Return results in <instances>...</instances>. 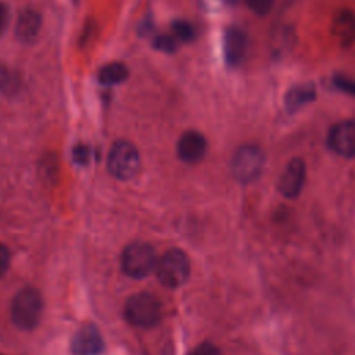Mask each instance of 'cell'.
Segmentation results:
<instances>
[{"instance_id":"cell-1","label":"cell","mask_w":355,"mask_h":355,"mask_svg":"<svg viewBox=\"0 0 355 355\" xmlns=\"http://www.w3.org/2000/svg\"><path fill=\"white\" fill-rule=\"evenodd\" d=\"M43 312L42 294L33 287L19 290L11 302V320L21 330L35 329Z\"/></svg>"},{"instance_id":"cell-2","label":"cell","mask_w":355,"mask_h":355,"mask_svg":"<svg viewBox=\"0 0 355 355\" xmlns=\"http://www.w3.org/2000/svg\"><path fill=\"white\" fill-rule=\"evenodd\" d=\"M157 263V254L146 241L130 243L125 247L121 257L122 270L132 279H143L155 272Z\"/></svg>"},{"instance_id":"cell-3","label":"cell","mask_w":355,"mask_h":355,"mask_svg":"<svg viewBox=\"0 0 355 355\" xmlns=\"http://www.w3.org/2000/svg\"><path fill=\"white\" fill-rule=\"evenodd\" d=\"M155 273L162 286L166 288H178L183 286L190 276V259L184 251L171 248L158 259Z\"/></svg>"},{"instance_id":"cell-4","label":"cell","mask_w":355,"mask_h":355,"mask_svg":"<svg viewBox=\"0 0 355 355\" xmlns=\"http://www.w3.org/2000/svg\"><path fill=\"white\" fill-rule=\"evenodd\" d=\"M125 318L136 327H153L161 319V302L151 293H136L126 300Z\"/></svg>"},{"instance_id":"cell-5","label":"cell","mask_w":355,"mask_h":355,"mask_svg":"<svg viewBox=\"0 0 355 355\" xmlns=\"http://www.w3.org/2000/svg\"><path fill=\"white\" fill-rule=\"evenodd\" d=\"M107 168L110 173L119 180L135 178L140 169V155L137 148L126 140L115 141L108 153Z\"/></svg>"},{"instance_id":"cell-6","label":"cell","mask_w":355,"mask_h":355,"mask_svg":"<svg viewBox=\"0 0 355 355\" xmlns=\"http://www.w3.org/2000/svg\"><path fill=\"white\" fill-rule=\"evenodd\" d=\"M265 168V154L254 144L239 147L232 158V173L241 183L257 180Z\"/></svg>"},{"instance_id":"cell-7","label":"cell","mask_w":355,"mask_h":355,"mask_svg":"<svg viewBox=\"0 0 355 355\" xmlns=\"http://www.w3.org/2000/svg\"><path fill=\"white\" fill-rule=\"evenodd\" d=\"M329 146L341 157H355V121L336 123L329 133Z\"/></svg>"},{"instance_id":"cell-8","label":"cell","mask_w":355,"mask_h":355,"mask_svg":"<svg viewBox=\"0 0 355 355\" xmlns=\"http://www.w3.org/2000/svg\"><path fill=\"white\" fill-rule=\"evenodd\" d=\"M305 164L301 158L291 159L279 179V191L288 198L297 197L302 190L305 182Z\"/></svg>"},{"instance_id":"cell-9","label":"cell","mask_w":355,"mask_h":355,"mask_svg":"<svg viewBox=\"0 0 355 355\" xmlns=\"http://www.w3.org/2000/svg\"><path fill=\"white\" fill-rule=\"evenodd\" d=\"M71 348L75 355H98L104 349V341L96 326L85 324L72 337Z\"/></svg>"},{"instance_id":"cell-10","label":"cell","mask_w":355,"mask_h":355,"mask_svg":"<svg viewBox=\"0 0 355 355\" xmlns=\"http://www.w3.org/2000/svg\"><path fill=\"white\" fill-rule=\"evenodd\" d=\"M207 153V140L197 130L184 132L178 141V155L186 164H196Z\"/></svg>"},{"instance_id":"cell-11","label":"cell","mask_w":355,"mask_h":355,"mask_svg":"<svg viewBox=\"0 0 355 355\" xmlns=\"http://www.w3.org/2000/svg\"><path fill=\"white\" fill-rule=\"evenodd\" d=\"M247 40L244 32L237 26H229L223 36V54L230 67H237L245 54Z\"/></svg>"},{"instance_id":"cell-12","label":"cell","mask_w":355,"mask_h":355,"mask_svg":"<svg viewBox=\"0 0 355 355\" xmlns=\"http://www.w3.org/2000/svg\"><path fill=\"white\" fill-rule=\"evenodd\" d=\"M331 32L340 46H352L355 43V14L349 10L338 11L333 18Z\"/></svg>"},{"instance_id":"cell-13","label":"cell","mask_w":355,"mask_h":355,"mask_svg":"<svg viewBox=\"0 0 355 355\" xmlns=\"http://www.w3.org/2000/svg\"><path fill=\"white\" fill-rule=\"evenodd\" d=\"M40 26H42V18L39 11L33 8H25L19 12L17 18L15 35L21 42L31 43L37 37L40 32Z\"/></svg>"},{"instance_id":"cell-14","label":"cell","mask_w":355,"mask_h":355,"mask_svg":"<svg viewBox=\"0 0 355 355\" xmlns=\"http://www.w3.org/2000/svg\"><path fill=\"white\" fill-rule=\"evenodd\" d=\"M315 97H316V87L313 83L311 82L300 83L287 90L284 97V105L287 111L294 112L301 107H304L305 104L313 101Z\"/></svg>"},{"instance_id":"cell-15","label":"cell","mask_w":355,"mask_h":355,"mask_svg":"<svg viewBox=\"0 0 355 355\" xmlns=\"http://www.w3.org/2000/svg\"><path fill=\"white\" fill-rule=\"evenodd\" d=\"M129 75L128 67L122 62H110L105 64L100 71H98V80L103 85H118L122 83Z\"/></svg>"},{"instance_id":"cell-16","label":"cell","mask_w":355,"mask_h":355,"mask_svg":"<svg viewBox=\"0 0 355 355\" xmlns=\"http://www.w3.org/2000/svg\"><path fill=\"white\" fill-rule=\"evenodd\" d=\"M175 36L183 42H190L194 39V28L186 21H175L172 25Z\"/></svg>"},{"instance_id":"cell-17","label":"cell","mask_w":355,"mask_h":355,"mask_svg":"<svg viewBox=\"0 0 355 355\" xmlns=\"http://www.w3.org/2000/svg\"><path fill=\"white\" fill-rule=\"evenodd\" d=\"M153 44H154L155 49H158L161 51H165V53H172L176 49V42L169 35H158V36H155Z\"/></svg>"},{"instance_id":"cell-18","label":"cell","mask_w":355,"mask_h":355,"mask_svg":"<svg viewBox=\"0 0 355 355\" xmlns=\"http://www.w3.org/2000/svg\"><path fill=\"white\" fill-rule=\"evenodd\" d=\"M250 10L257 15H265L270 11L275 0H245Z\"/></svg>"},{"instance_id":"cell-19","label":"cell","mask_w":355,"mask_h":355,"mask_svg":"<svg viewBox=\"0 0 355 355\" xmlns=\"http://www.w3.org/2000/svg\"><path fill=\"white\" fill-rule=\"evenodd\" d=\"M189 355H222L219 348L212 343H201L191 349Z\"/></svg>"},{"instance_id":"cell-20","label":"cell","mask_w":355,"mask_h":355,"mask_svg":"<svg viewBox=\"0 0 355 355\" xmlns=\"http://www.w3.org/2000/svg\"><path fill=\"white\" fill-rule=\"evenodd\" d=\"M334 83L340 90L355 96V80H351V79L344 78V76H337L334 79Z\"/></svg>"},{"instance_id":"cell-21","label":"cell","mask_w":355,"mask_h":355,"mask_svg":"<svg viewBox=\"0 0 355 355\" xmlns=\"http://www.w3.org/2000/svg\"><path fill=\"white\" fill-rule=\"evenodd\" d=\"M12 76L4 64L0 62V92H6L11 87Z\"/></svg>"},{"instance_id":"cell-22","label":"cell","mask_w":355,"mask_h":355,"mask_svg":"<svg viewBox=\"0 0 355 355\" xmlns=\"http://www.w3.org/2000/svg\"><path fill=\"white\" fill-rule=\"evenodd\" d=\"M10 261H11V257H10L8 248L0 243V277L6 275V272L8 270Z\"/></svg>"},{"instance_id":"cell-23","label":"cell","mask_w":355,"mask_h":355,"mask_svg":"<svg viewBox=\"0 0 355 355\" xmlns=\"http://www.w3.org/2000/svg\"><path fill=\"white\" fill-rule=\"evenodd\" d=\"M8 22V8L4 3H0V35L6 29Z\"/></svg>"},{"instance_id":"cell-24","label":"cell","mask_w":355,"mask_h":355,"mask_svg":"<svg viewBox=\"0 0 355 355\" xmlns=\"http://www.w3.org/2000/svg\"><path fill=\"white\" fill-rule=\"evenodd\" d=\"M73 157L79 162H85L89 158V148L85 146H79L73 150Z\"/></svg>"},{"instance_id":"cell-25","label":"cell","mask_w":355,"mask_h":355,"mask_svg":"<svg viewBox=\"0 0 355 355\" xmlns=\"http://www.w3.org/2000/svg\"><path fill=\"white\" fill-rule=\"evenodd\" d=\"M225 1H226V3H230V4H232V3H236L237 0H225Z\"/></svg>"}]
</instances>
